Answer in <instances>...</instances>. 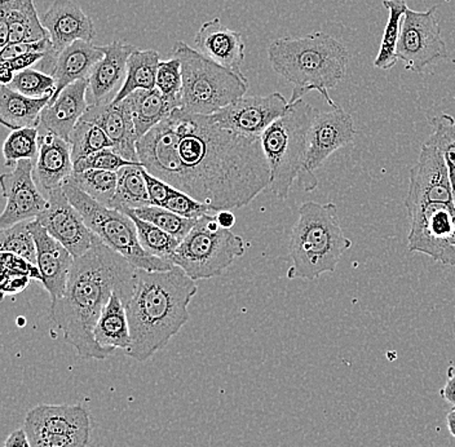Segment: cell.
<instances>
[{"label": "cell", "instance_id": "d590c367", "mask_svg": "<svg viewBox=\"0 0 455 447\" xmlns=\"http://www.w3.org/2000/svg\"><path fill=\"white\" fill-rule=\"evenodd\" d=\"M131 211L141 220L155 224L156 227H161L162 230L169 233L172 237L178 238L179 241H183L198 221V219L181 218L164 207L145 206Z\"/></svg>", "mask_w": 455, "mask_h": 447}, {"label": "cell", "instance_id": "e0dca14e", "mask_svg": "<svg viewBox=\"0 0 455 447\" xmlns=\"http://www.w3.org/2000/svg\"><path fill=\"white\" fill-rule=\"evenodd\" d=\"M104 56L101 45L84 41L73 43L59 53L53 50L50 51L36 65V69L50 74L55 79L56 92L51 101H53L68 85L90 78L93 68Z\"/></svg>", "mask_w": 455, "mask_h": 447}, {"label": "cell", "instance_id": "f907efd6", "mask_svg": "<svg viewBox=\"0 0 455 447\" xmlns=\"http://www.w3.org/2000/svg\"><path fill=\"white\" fill-rule=\"evenodd\" d=\"M441 398L455 407V366H451L446 371V383L441 388Z\"/></svg>", "mask_w": 455, "mask_h": 447}, {"label": "cell", "instance_id": "603a6c76", "mask_svg": "<svg viewBox=\"0 0 455 447\" xmlns=\"http://www.w3.org/2000/svg\"><path fill=\"white\" fill-rule=\"evenodd\" d=\"M28 435L61 434L90 438V414L82 405H38L25 418Z\"/></svg>", "mask_w": 455, "mask_h": 447}, {"label": "cell", "instance_id": "ab89813d", "mask_svg": "<svg viewBox=\"0 0 455 447\" xmlns=\"http://www.w3.org/2000/svg\"><path fill=\"white\" fill-rule=\"evenodd\" d=\"M8 87L31 99H52L56 92V82L53 76L33 68L16 73Z\"/></svg>", "mask_w": 455, "mask_h": 447}, {"label": "cell", "instance_id": "74e56055", "mask_svg": "<svg viewBox=\"0 0 455 447\" xmlns=\"http://www.w3.org/2000/svg\"><path fill=\"white\" fill-rule=\"evenodd\" d=\"M39 150V128L28 127L12 131L3 147L5 166H16L20 161H36Z\"/></svg>", "mask_w": 455, "mask_h": 447}, {"label": "cell", "instance_id": "680465c9", "mask_svg": "<svg viewBox=\"0 0 455 447\" xmlns=\"http://www.w3.org/2000/svg\"><path fill=\"white\" fill-rule=\"evenodd\" d=\"M453 201H454V206H455V190H454V195H453Z\"/></svg>", "mask_w": 455, "mask_h": 447}, {"label": "cell", "instance_id": "4fadbf2b", "mask_svg": "<svg viewBox=\"0 0 455 447\" xmlns=\"http://www.w3.org/2000/svg\"><path fill=\"white\" fill-rule=\"evenodd\" d=\"M3 196L7 204L0 216V227L7 229L21 221L36 220L48 206L34 180V161L24 159L14 166L12 172L0 178Z\"/></svg>", "mask_w": 455, "mask_h": 447}, {"label": "cell", "instance_id": "277c9868", "mask_svg": "<svg viewBox=\"0 0 455 447\" xmlns=\"http://www.w3.org/2000/svg\"><path fill=\"white\" fill-rule=\"evenodd\" d=\"M268 59L272 69L294 84L289 102L317 91L330 107H338L329 90L343 81L351 55L334 36L317 31L301 38L275 39L270 43Z\"/></svg>", "mask_w": 455, "mask_h": 447}, {"label": "cell", "instance_id": "60d3db41", "mask_svg": "<svg viewBox=\"0 0 455 447\" xmlns=\"http://www.w3.org/2000/svg\"><path fill=\"white\" fill-rule=\"evenodd\" d=\"M156 88L169 101L181 108L183 70H181L180 60L172 57L166 61L159 62Z\"/></svg>", "mask_w": 455, "mask_h": 447}, {"label": "cell", "instance_id": "5b68a950", "mask_svg": "<svg viewBox=\"0 0 455 447\" xmlns=\"http://www.w3.org/2000/svg\"><path fill=\"white\" fill-rule=\"evenodd\" d=\"M351 247V239L341 229L338 207L306 202L299 209V219L292 227V266L287 270V278L313 281L325 273H334L341 256Z\"/></svg>", "mask_w": 455, "mask_h": 447}, {"label": "cell", "instance_id": "b9f144b4", "mask_svg": "<svg viewBox=\"0 0 455 447\" xmlns=\"http://www.w3.org/2000/svg\"><path fill=\"white\" fill-rule=\"evenodd\" d=\"M164 209L176 213L185 219H199L202 216L216 215L215 211L210 209L206 204H201L193 196H188L187 193L172 188Z\"/></svg>", "mask_w": 455, "mask_h": 447}, {"label": "cell", "instance_id": "e575fe53", "mask_svg": "<svg viewBox=\"0 0 455 447\" xmlns=\"http://www.w3.org/2000/svg\"><path fill=\"white\" fill-rule=\"evenodd\" d=\"M69 142L74 164L87 158L91 154L113 148V142L108 138L104 130L91 122L84 121V119H81L74 127Z\"/></svg>", "mask_w": 455, "mask_h": 447}, {"label": "cell", "instance_id": "7c38bea8", "mask_svg": "<svg viewBox=\"0 0 455 447\" xmlns=\"http://www.w3.org/2000/svg\"><path fill=\"white\" fill-rule=\"evenodd\" d=\"M453 185L443 156L428 140L420 148L419 158L411 171L406 210L431 204H453Z\"/></svg>", "mask_w": 455, "mask_h": 447}, {"label": "cell", "instance_id": "11a10c76", "mask_svg": "<svg viewBox=\"0 0 455 447\" xmlns=\"http://www.w3.org/2000/svg\"><path fill=\"white\" fill-rule=\"evenodd\" d=\"M216 218H218L219 224L224 229H230V227H235V216L233 215L232 211H220V212L216 213Z\"/></svg>", "mask_w": 455, "mask_h": 447}, {"label": "cell", "instance_id": "2e32d148", "mask_svg": "<svg viewBox=\"0 0 455 447\" xmlns=\"http://www.w3.org/2000/svg\"><path fill=\"white\" fill-rule=\"evenodd\" d=\"M287 108L289 101L278 92L267 96H243L220 112L212 114V118L226 130L251 138H261L267 128L283 116Z\"/></svg>", "mask_w": 455, "mask_h": 447}, {"label": "cell", "instance_id": "52a82bcc", "mask_svg": "<svg viewBox=\"0 0 455 447\" xmlns=\"http://www.w3.org/2000/svg\"><path fill=\"white\" fill-rule=\"evenodd\" d=\"M172 57L183 70L181 108L184 112L212 116L246 95L249 81L241 70L228 69L184 42H176Z\"/></svg>", "mask_w": 455, "mask_h": 447}, {"label": "cell", "instance_id": "8fae6325", "mask_svg": "<svg viewBox=\"0 0 455 447\" xmlns=\"http://www.w3.org/2000/svg\"><path fill=\"white\" fill-rule=\"evenodd\" d=\"M437 7L426 12H418L409 8L403 17L400 39L397 44L398 61H403L405 69L412 73H423L427 67L448 60L445 42L441 36Z\"/></svg>", "mask_w": 455, "mask_h": 447}, {"label": "cell", "instance_id": "7bdbcfd3", "mask_svg": "<svg viewBox=\"0 0 455 447\" xmlns=\"http://www.w3.org/2000/svg\"><path fill=\"white\" fill-rule=\"evenodd\" d=\"M133 162L127 161L124 156H119L113 148L110 149L100 150L98 153L91 154L87 158L82 159L78 164H74V172H84L88 170L113 171L118 172L121 168L131 166Z\"/></svg>", "mask_w": 455, "mask_h": 447}, {"label": "cell", "instance_id": "9c48e42d", "mask_svg": "<svg viewBox=\"0 0 455 447\" xmlns=\"http://www.w3.org/2000/svg\"><path fill=\"white\" fill-rule=\"evenodd\" d=\"M244 251L246 244L240 235L221 227L216 215H206L198 219L179 244L172 264L193 281L210 280L220 275Z\"/></svg>", "mask_w": 455, "mask_h": 447}, {"label": "cell", "instance_id": "f6af8a7d", "mask_svg": "<svg viewBox=\"0 0 455 447\" xmlns=\"http://www.w3.org/2000/svg\"><path fill=\"white\" fill-rule=\"evenodd\" d=\"M33 447H88L90 438L61 434L28 435Z\"/></svg>", "mask_w": 455, "mask_h": 447}, {"label": "cell", "instance_id": "5bb4252c", "mask_svg": "<svg viewBox=\"0 0 455 447\" xmlns=\"http://www.w3.org/2000/svg\"><path fill=\"white\" fill-rule=\"evenodd\" d=\"M47 199V209L36 220L69 250L74 259L81 258L99 243L100 239L91 232L84 216L70 204L62 188L51 190Z\"/></svg>", "mask_w": 455, "mask_h": 447}, {"label": "cell", "instance_id": "1f68e13d", "mask_svg": "<svg viewBox=\"0 0 455 447\" xmlns=\"http://www.w3.org/2000/svg\"><path fill=\"white\" fill-rule=\"evenodd\" d=\"M144 170L141 164H131L118 171V185H116L112 209L136 210L152 206L148 195Z\"/></svg>", "mask_w": 455, "mask_h": 447}, {"label": "cell", "instance_id": "8d00e7d4", "mask_svg": "<svg viewBox=\"0 0 455 447\" xmlns=\"http://www.w3.org/2000/svg\"><path fill=\"white\" fill-rule=\"evenodd\" d=\"M431 126L432 133L427 140L434 144L443 156L455 190V118L449 114H440L432 118Z\"/></svg>", "mask_w": 455, "mask_h": 447}, {"label": "cell", "instance_id": "83f0119b", "mask_svg": "<svg viewBox=\"0 0 455 447\" xmlns=\"http://www.w3.org/2000/svg\"><path fill=\"white\" fill-rule=\"evenodd\" d=\"M124 100L130 105L139 140L156 124L169 118L173 110L179 109L178 105L169 101L156 88L135 91Z\"/></svg>", "mask_w": 455, "mask_h": 447}, {"label": "cell", "instance_id": "44dd1931", "mask_svg": "<svg viewBox=\"0 0 455 447\" xmlns=\"http://www.w3.org/2000/svg\"><path fill=\"white\" fill-rule=\"evenodd\" d=\"M42 24L57 53L78 41L92 42L96 36L92 20L70 0H55L43 14Z\"/></svg>", "mask_w": 455, "mask_h": 447}, {"label": "cell", "instance_id": "816d5d0a", "mask_svg": "<svg viewBox=\"0 0 455 447\" xmlns=\"http://www.w3.org/2000/svg\"><path fill=\"white\" fill-rule=\"evenodd\" d=\"M4 447H33L31 446L28 435L24 428L16 429L12 434L8 435Z\"/></svg>", "mask_w": 455, "mask_h": 447}, {"label": "cell", "instance_id": "ee69618b", "mask_svg": "<svg viewBox=\"0 0 455 447\" xmlns=\"http://www.w3.org/2000/svg\"><path fill=\"white\" fill-rule=\"evenodd\" d=\"M3 275H28L31 280L41 282L42 275L38 266L30 263L21 256L2 252Z\"/></svg>", "mask_w": 455, "mask_h": 447}, {"label": "cell", "instance_id": "f5cc1de1", "mask_svg": "<svg viewBox=\"0 0 455 447\" xmlns=\"http://www.w3.org/2000/svg\"><path fill=\"white\" fill-rule=\"evenodd\" d=\"M11 43L10 24L4 17L0 16V47H7Z\"/></svg>", "mask_w": 455, "mask_h": 447}, {"label": "cell", "instance_id": "c3c4849f", "mask_svg": "<svg viewBox=\"0 0 455 447\" xmlns=\"http://www.w3.org/2000/svg\"><path fill=\"white\" fill-rule=\"evenodd\" d=\"M30 282L28 275H3V294H20L27 289Z\"/></svg>", "mask_w": 455, "mask_h": 447}, {"label": "cell", "instance_id": "f1b7e54d", "mask_svg": "<svg viewBox=\"0 0 455 447\" xmlns=\"http://www.w3.org/2000/svg\"><path fill=\"white\" fill-rule=\"evenodd\" d=\"M0 11V16L10 24L11 43L39 42L50 38L36 12L34 0H13Z\"/></svg>", "mask_w": 455, "mask_h": 447}, {"label": "cell", "instance_id": "ba28073f", "mask_svg": "<svg viewBox=\"0 0 455 447\" xmlns=\"http://www.w3.org/2000/svg\"><path fill=\"white\" fill-rule=\"evenodd\" d=\"M62 189L70 204L84 216L91 232L113 251L121 253L133 267L149 272H167L175 267L144 251L136 225L127 213L99 204L73 182H65Z\"/></svg>", "mask_w": 455, "mask_h": 447}, {"label": "cell", "instance_id": "ac0fdd59", "mask_svg": "<svg viewBox=\"0 0 455 447\" xmlns=\"http://www.w3.org/2000/svg\"><path fill=\"white\" fill-rule=\"evenodd\" d=\"M105 56L88 78L87 101L90 105L112 104L124 88L127 62L136 47L121 41L101 45Z\"/></svg>", "mask_w": 455, "mask_h": 447}, {"label": "cell", "instance_id": "681fc988", "mask_svg": "<svg viewBox=\"0 0 455 447\" xmlns=\"http://www.w3.org/2000/svg\"><path fill=\"white\" fill-rule=\"evenodd\" d=\"M47 53H28V55L8 60V62H10L11 68H12L14 73H19V71L30 69V68L36 67V65H38L39 62L44 59Z\"/></svg>", "mask_w": 455, "mask_h": 447}, {"label": "cell", "instance_id": "3957f363", "mask_svg": "<svg viewBox=\"0 0 455 447\" xmlns=\"http://www.w3.org/2000/svg\"><path fill=\"white\" fill-rule=\"evenodd\" d=\"M197 291L196 281L181 267L167 272L136 269L132 295L126 304L132 340L128 357L145 363L166 348L189 320L188 307Z\"/></svg>", "mask_w": 455, "mask_h": 447}, {"label": "cell", "instance_id": "30bf717a", "mask_svg": "<svg viewBox=\"0 0 455 447\" xmlns=\"http://www.w3.org/2000/svg\"><path fill=\"white\" fill-rule=\"evenodd\" d=\"M409 251L425 253L443 266L455 267V206L431 204L409 211Z\"/></svg>", "mask_w": 455, "mask_h": 447}, {"label": "cell", "instance_id": "9f6ffc18", "mask_svg": "<svg viewBox=\"0 0 455 447\" xmlns=\"http://www.w3.org/2000/svg\"><path fill=\"white\" fill-rule=\"evenodd\" d=\"M446 427H448V431L455 438V407L446 415Z\"/></svg>", "mask_w": 455, "mask_h": 447}, {"label": "cell", "instance_id": "7402d4cb", "mask_svg": "<svg viewBox=\"0 0 455 447\" xmlns=\"http://www.w3.org/2000/svg\"><path fill=\"white\" fill-rule=\"evenodd\" d=\"M74 173L71 145L55 133L39 128V150L34 161V180L42 193L64 187Z\"/></svg>", "mask_w": 455, "mask_h": 447}, {"label": "cell", "instance_id": "d4e9b609", "mask_svg": "<svg viewBox=\"0 0 455 447\" xmlns=\"http://www.w3.org/2000/svg\"><path fill=\"white\" fill-rule=\"evenodd\" d=\"M195 41L202 55L228 69L240 70L246 44L241 33L226 27L218 17L199 28Z\"/></svg>", "mask_w": 455, "mask_h": 447}, {"label": "cell", "instance_id": "db71d44e", "mask_svg": "<svg viewBox=\"0 0 455 447\" xmlns=\"http://www.w3.org/2000/svg\"><path fill=\"white\" fill-rule=\"evenodd\" d=\"M14 76H16V73L11 68L10 62L2 61V65H0V82H2V84L10 85Z\"/></svg>", "mask_w": 455, "mask_h": 447}, {"label": "cell", "instance_id": "836d02e7", "mask_svg": "<svg viewBox=\"0 0 455 447\" xmlns=\"http://www.w3.org/2000/svg\"><path fill=\"white\" fill-rule=\"evenodd\" d=\"M68 181L73 182L82 192L99 204L112 209L116 185H118V172L88 170L84 172H74Z\"/></svg>", "mask_w": 455, "mask_h": 447}, {"label": "cell", "instance_id": "484cf974", "mask_svg": "<svg viewBox=\"0 0 455 447\" xmlns=\"http://www.w3.org/2000/svg\"><path fill=\"white\" fill-rule=\"evenodd\" d=\"M51 98L31 99L16 92L8 85L0 87V122L3 126L16 131L39 127L44 108Z\"/></svg>", "mask_w": 455, "mask_h": 447}, {"label": "cell", "instance_id": "bcb514c9", "mask_svg": "<svg viewBox=\"0 0 455 447\" xmlns=\"http://www.w3.org/2000/svg\"><path fill=\"white\" fill-rule=\"evenodd\" d=\"M52 43L50 38L39 42H17L10 43L0 52L2 61L16 59V57L28 55V53H47L52 51Z\"/></svg>", "mask_w": 455, "mask_h": 447}, {"label": "cell", "instance_id": "8992f818", "mask_svg": "<svg viewBox=\"0 0 455 447\" xmlns=\"http://www.w3.org/2000/svg\"><path fill=\"white\" fill-rule=\"evenodd\" d=\"M318 110L303 99L289 102L283 116L261 135V147L270 168L269 189L278 199H286L294 181L312 190L306 173L309 132Z\"/></svg>", "mask_w": 455, "mask_h": 447}, {"label": "cell", "instance_id": "cb8c5ba5", "mask_svg": "<svg viewBox=\"0 0 455 447\" xmlns=\"http://www.w3.org/2000/svg\"><path fill=\"white\" fill-rule=\"evenodd\" d=\"M88 79L68 85L53 101L44 108L38 128L55 133L70 141V135L82 116L87 112Z\"/></svg>", "mask_w": 455, "mask_h": 447}, {"label": "cell", "instance_id": "f35d334b", "mask_svg": "<svg viewBox=\"0 0 455 447\" xmlns=\"http://www.w3.org/2000/svg\"><path fill=\"white\" fill-rule=\"evenodd\" d=\"M30 221H21L0 232V251L27 259L36 266V243L31 235Z\"/></svg>", "mask_w": 455, "mask_h": 447}, {"label": "cell", "instance_id": "4dcf8cb0", "mask_svg": "<svg viewBox=\"0 0 455 447\" xmlns=\"http://www.w3.org/2000/svg\"><path fill=\"white\" fill-rule=\"evenodd\" d=\"M384 8L388 11V20L384 28L379 52L375 57L374 67L380 70H389L398 62L397 44L400 39L403 17L408 12V0H383Z\"/></svg>", "mask_w": 455, "mask_h": 447}, {"label": "cell", "instance_id": "6f0895ef", "mask_svg": "<svg viewBox=\"0 0 455 447\" xmlns=\"http://www.w3.org/2000/svg\"><path fill=\"white\" fill-rule=\"evenodd\" d=\"M13 0H0V8L5 7V5L11 4Z\"/></svg>", "mask_w": 455, "mask_h": 447}, {"label": "cell", "instance_id": "f546056e", "mask_svg": "<svg viewBox=\"0 0 455 447\" xmlns=\"http://www.w3.org/2000/svg\"><path fill=\"white\" fill-rule=\"evenodd\" d=\"M161 56L155 50L133 51L127 62V76L119 95L113 102H121L138 90H155Z\"/></svg>", "mask_w": 455, "mask_h": 447}, {"label": "cell", "instance_id": "7dc6e473", "mask_svg": "<svg viewBox=\"0 0 455 447\" xmlns=\"http://www.w3.org/2000/svg\"><path fill=\"white\" fill-rule=\"evenodd\" d=\"M144 178L145 182H147L150 204L156 207H164V204H166L167 198H169L172 187L167 184V182L161 180V179L150 175L147 170H144Z\"/></svg>", "mask_w": 455, "mask_h": 447}, {"label": "cell", "instance_id": "4316f807", "mask_svg": "<svg viewBox=\"0 0 455 447\" xmlns=\"http://www.w3.org/2000/svg\"><path fill=\"white\" fill-rule=\"evenodd\" d=\"M93 334L102 348H118L124 349V352L130 349L132 340L126 306L116 292L110 296L109 301L102 309Z\"/></svg>", "mask_w": 455, "mask_h": 447}, {"label": "cell", "instance_id": "7a4b0ae2", "mask_svg": "<svg viewBox=\"0 0 455 447\" xmlns=\"http://www.w3.org/2000/svg\"><path fill=\"white\" fill-rule=\"evenodd\" d=\"M136 269L101 241L74 260L65 294L51 306V320L79 357L101 361L113 355V349L102 348L96 341L93 330L114 292L126 306Z\"/></svg>", "mask_w": 455, "mask_h": 447}, {"label": "cell", "instance_id": "6da1fadb", "mask_svg": "<svg viewBox=\"0 0 455 447\" xmlns=\"http://www.w3.org/2000/svg\"><path fill=\"white\" fill-rule=\"evenodd\" d=\"M176 164L167 184L215 212L247 206L268 189L270 168L260 138L219 126L212 116L175 109L169 116Z\"/></svg>", "mask_w": 455, "mask_h": 447}, {"label": "cell", "instance_id": "9a60e30c", "mask_svg": "<svg viewBox=\"0 0 455 447\" xmlns=\"http://www.w3.org/2000/svg\"><path fill=\"white\" fill-rule=\"evenodd\" d=\"M355 132L351 114L341 108H332L330 112H317L309 132L308 153L306 159V173L312 190L317 187L315 172L327 161L331 154L354 144Z\"/></svg>", "mask_w": 455, "mask_h": 447}, {"label": "cell", "instance_id": "d6a6232c", "mask_svg": "<svg viewBox=\"0 0 455 447\" xmlns=\"http://www.w3.org/2000/svg\"><path fill=\"white\" fill-rule=\"evenodd\" d=\"M122 212L127 213L138 229L139 241L144 251L148 255L155 256V258L162 259V260L169 261L172 264L173 255L181 241L172 237L169 233L162 230L161 227H156L155 224L148 223L141 220L131 210H122Z\"/></svg>", "mask_w": 455, "mask_h": 447}, {"label": "cell", "instance_id": "d6986e66", "mask_svg": "<svg viewBox=\"0 0 455 447\" xmlns=\"http://www.w3.org/2000/svg\"><path fill=\"white\" fill-rule=\"evenodd\" d=\"M30 230L36 239V266L41 270L43 287L51 301H55L65 294L76 259L38 220L30 221Z\"/></svg>", "mask_w": 455, "mask_h": 447}, {"label": "cell", "instance_id": "ffe728a7", "mask_svg": "<svg viewBox=\"0 0 455 447\" xmlns=\"http://www.w3.org/2000/svg\"><path fill=\"white\" fill-rule=\"evenodd\" d=\"M82 119L104 130L119 156L141 164L136 149L139 139L127 100L108 105H90Z\"/></svg>", "mask_w": 455, "mask_h": 447}]
</instances>
